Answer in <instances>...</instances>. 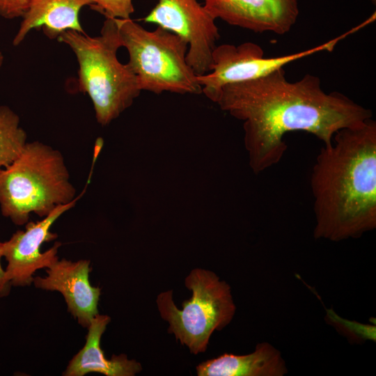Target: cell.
Listing matches in <instances>:
<instances>
[{
	"mask_svg": "<svg viewBox=\"0 0 376 376\" xmlns=\"http://www.w3.org/2000/svg\"><path fill=\"white\" fill-rule=\"evenodd\" d=\"M221 109L243 121L249 166L260 173L278 164L287 150L284 136L305 132L329 146L338 130L357 127L372 111L338 93H325L317 76L295 82L283 68L253 80L223 86L212 100Z\"/></svg>",
	"mask_w": 376,
	"mask_h": 376,
	"instance_id": "cell-1",
	"label": "cell"
},
{
	"mask_svg": "<svg viewBox=\"0 0 376 376\" xmlns=\"http://www.w3.org/2000/svg\"><path fill=\"white\" fill-rule=\"evenodd\" d=\"M314 237L338 242L376 228V123L371 118L334 134L311 176Z\"/></svg>",
	"mask_w": 376,
	"mask_h": 376,
	"instance_id": "cell-2",
	"label": "cell"
},
{
	"mask_svg": "<svg viewBox=\"0 0 376 376\" xmlns=\"http://www.w3.org/2000/svg\"><path fill=\"white\" fill-rule=\"evenodd\" d=\"M57 40L75 53L79 88L90 97L100 125L109 124L139 95L141 90L135 74L117 57L122 44L115 18L106 17L100 36L67 30Z\"/></svg>",
	"mask_w": 376,
	"mask_h": 376,
	"instance_id": "cell-3",
	"label": "cell"
},
{
	"mask_svg": "<svg viewBox=\"0 0 376 376\" xmlns=\"http://www.w3.org/2000/svg\"><path fill=\"white\" fill-rule=\"evenodd\" d=\"M76 197L62 154L40 141L27 142L0 172L1 212L16 225L26 224L31 213L43 218Z\"/></svg>",
	"mask_w": 376,
	"mask_h": 376,
	"instance_id": "cell-4",
	"label": "cell"
},
{
	"mask_svg": "<svg viewBox=\"0 0 376 376\" xmlns=\"http://www.w3.org/2000/svg\"><path fill=\"white\" fill-rule=\"evenodd\" d=\"M127 64L141 91L199 94L202 88L186 58L187 42L160 26L148 31L130 18H115Z\"/></svg>",
	"mask_w": 376,
	"mask_h": 376,
	"instance_id": "cell-5",
	"label": "cell"
},
{
	"mask_svg": "<svg viewBox=\"0 0 376 376\" xmlns=\"http://www.w3.org/2000/svg\"><path fill=\"white\" fill-rule=\"evenodd\" d=\"M185 283L192 295L182 302V309L175 305L171 290L161 292L156 302L162 318L169 324V332L197 354L206 351L214 331L231 322L235 305L229 285L210 270L192 269Z\"/></svg>",
	"mask_w": 376,
	"mask_h": 376,
	"instance_id": "cell-6",
	"label": "cell"
},
{
	"mask_svg": "<svg viewBox=\"0 0 376 376\" xmlns=\"http://www.w3.org/2000/svg\"><path fill=\"white\" fill-rule=\"evenodd\" d=\"M349 33L311 49L285 56L265 58L260 46L246 42L237 46L223 44L212 53L211 71L197 76L202 93L210 100L225 85L256 79L283 68L288 63L322 51H331Z\"/></svg>",
	"mask_w": 376,
	"mask_h": 376,
	"instance_id": "cell-7",
	"label": "cell"
},
{
	"mask_svg": "<svg viewBox=\"0 0 376 376\" xmlns=\"http://www.w3.org/2000/svg\"><path fill=\"white\" fill-rule=\"evenodd\" d=\"M215 19L198 0H158L143 18L187 42V61L197 76L212 69V53L220 37Z\"/></svg>",
	"mask_w": 376,
	"mask_h": 376,
	"instance_id": "cell-8",
	"label": "cell"
},
{
	"mask_svg": "<svg viewBox=\"0 0 376 376\" xmlns=\"http://www.w3.org/2000/svg\"><path fill=\"white\" fill-rule=\"evenodd\" d=\"M86 188L72 202L57 207L40 221H28L24 230H17L8 240L0 242L1 256L7 262L6 276L12 286L30 285L37 270L49 267L58 259L57 253L61 242H55L44 252L40 251L41 246L57 237L56 234L50 232L51 226L64 212L75 205Z\"/></svg>",
	"mask_w": 376,
	"mask_h": 376,
	"instance_id": "cell-9",
	"label": "cell"
},
{
	"mask_svg": "<svg viewBox=\"0 0 376 376\" xmlns=\"http://www.w3.org/2000/svg\"><path fill=\"white\" fill-rule=\"evenodd\" d=\"M215 18L254 32L283 35L291 29L298 15V0H203Z\"/></svg>",
	"mask_w": 376,
	"mask_h": 376,
	"instance_id": "cell-10",
	"label": "cell"
},
{
	"mask_svg": "<svg viewBox=\"0 0 376 376\" xmlns=\"http://www.w3.org/2000/svg\"><path fill=\"white\" fill-rule=\"evenodd\" d=\"M90 260H57L47 269V276H36L33 283L37 288L58 291L63 296L68 311L83 327L88 328L98 313L101 294L99 287L89 281Z\"/></svg>",
	"mask_w": 376,
	"mask_h": 376,
	"instance_id": "cell-11",
	"label": "cell"
},
{
	"mask_svg": "<svg viewBox=\"0 0 376 376\" xmlns=\"http://www.w3.org/2000/svg\"><path fill=\"white\" fill-rule=\"evenodd\" d=\"M111 321L107 315L97 314L91 320L84 347L72 358L64 376H84L91 373L107 376H134L142 370L140 363L125 354L106 358L100 346L101 338Z\"/></svg>",
	"mask_w": 376,
	"mask_h": 376,
	"instance_id": "cell-12",
	"label": "cell"
},
{
	"mask_svg": "<svg viewBox=\"0 0 376 376\" xmlns=\"http://www.w3.org/2000/svg\"><path fill=\"white\" fill-rule=\"evenodd\" d=\"M86 5H91V0H31L22 17L13 45L21 44L34 29H42L50 39L57 38L67 30L85 33L79 20V13Z\"/></svg>",
	"mask_w": 376,
	"mask_h": 376,
	"instance_id": "cell-13",
	"label": "cell"
},
{
	"mask_svg": "<svg viewBox=\"0 0 376 376\" xmlns=\"http://www.w3.org/2000/svg\"><path fill=\"white\" fill-rule=\"evenodd\" d=\"M198 376H283L288 373L281 352L267 342L248 354H224L198 364Z\"/></svg>",
	"mask_w": 376,
	"mask_h": 376,
	"instance_id": "cell-14",
	"label": "cell"
},
{
	"mask_svg": "<svg viewBox=\"0 0 376 376\" xmlns=\"http://www.w3.org/2000/svg\"><path fill=\"white\" fill-rule=\"evenodd\" d=\"M19 116L9 107L0 106V172L12 164L26 144V133Z\"/></svg>",
	"mask_w": 376,
	"mask_h": 376,
	"instance_id": "cell-15",
	"label": "cell"
},
{
	"mask_svg": "<svg viewBox=\"0 0 376 376\" xmlns=\"http://www.w3.org/2000/svg\"><path fill=\"white\" fill-rule=\"evenodd\" d=\"M328 322L349 340L362 343L366 340L375 341V324H362L340 317L331 308L326 309Z\"/></svg>",
	"mask_w": 376,
	"mask_h": 376,
	"instance_id": "cell-16",
	"label": "cell"
},
{
	"mask_svg": "<svg viewBox=\"0 0 376 376\" xmlns=\"http://www.w3.org/2000/svg\"><path fill=\"white\" fill-rule=\"evenodd\" d=\"M92 9L105 17L128 19L134 13L132 0H91Z\"/></svg>",
	"mask_w": 376,
	"mask_h": 376,
	"instance_id": "cell-17",
	"label": "cell"
},
{
	"mask_svg": "<svg viewBox=\"0 0 376 376\" xmlns=\"http://www.w3.org/2000/svg\"><path fill=\"white\" fill-rule=\"evenodd\" d=\"M31 0H0V17L12 19L22 17Z\"/></svg>",
	"mask_w": 376,
	"mask_h": 376,
	"instance_id": "cell-18",
	"label": "cell"
},
{
	"mask_svg": "<svg viewBox=\"0 0 376 376\" xmlns=\"http://www.w3.org/2000/svg\"><path fill=\"white\" fill-rule=\"evenodd\" d=\"M1 257L0 250V298L8 296L12 287L10 282L6 279L5 269H3L1 265Z\"/></svg>",
	"mask_w": 376,
	"mask_h": 376,
	"instance_id": "cell-19",
	"label": "cell"
},
{
	"mask_svg": "<svg viewBox=\"0 0 376 376\" xmlns=\"http://www.w3.org/2000/svg\"><path fill=\"white\" fill-rule=\"evenodd\" d=\"M3 62V55L2 52L0 51V68L2 66Z\"/></svg>",
	"mask_w": 376,
	"mask_h": 376,
	"instance_id": "cell-20",
	"label": "cell"
},
{
	"mask_svg": "<svg viewBox=\"0 0 376 376\" xmlns=\"http://www.w3.org/2000/svg\"><path fill=\"white\" fill-rule=\"evenodd\" d=\"M373 4H375L376 0H370Z\"/></svg>",
	"mask_w": 376,
	"mask_h": 376,
	"instance_id": "cell-21",
	"label": "cell"
}]
</instances>
